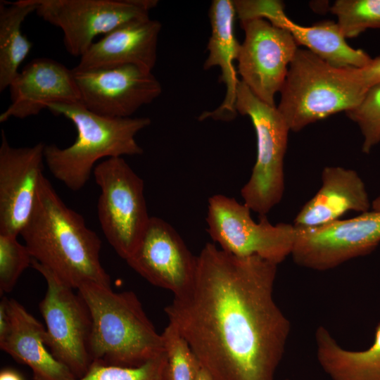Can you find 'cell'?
<instances>
[{
    "mask_svg": "<svg viewBox=\"0 0 380 380\" xmlns=\"http://www.w3.org/2000/svg\"><path fill=\"white\" fill-rule=\"evenodd\" d=\"M277 272L207 243L191 286L165 308L213 380H274L291 331L274 298Z\"/></svg>",
    "mask_w": 380,
    "mask_h": 380,
    "instance_id": "obj_1",
    "label": "cell"
},
{
    "mask_svg": "<svg viewBox=\"0 0 380 380\" xmlns=\"http://www.w3.org/2000/svg\"><path fill=\"white\" fill-rule=\"evenodd\" d=\"M20 235L32 258L69 287L77 290L87 283L111 287L100 260V238L66 205L45 176Z\"/></svg>",
    "mask_w": 380,
    "mask_h": 380,
    "instance_id": "obj_2",
    "label": "cell"
},
{
    "mask_svg": "<svg viewBox=\"0 0 380 380\" xmlns=\"http://www.w3.org/2000/svg\"><path fill=\"white\" fill-rule=\"evenodd\" d=\"M77 292L91 317L92 362L137 367L165 353L162 334L156 331L133 291L115 292L111 287L87 283Z\"/></svg>",
    "mask_w": 380,
    "mask_h": 380,
    "instance_id": "obj_3",
    "label": "cell"
},
{
    "mask_svg": "<svg viewBox=\"0 0 380 380\" xmlns=\"http://www.w3.org/2000/svg\"><path fill=\"white\" fill-rule=\"evenodd\" d=\"M47 109L70 120L77 130L76 139L70 146L62 148L51 144L44 149L49 171L72 191L83 188L99 160L144 152L135 136L151 124L148 118L103 116L80 102H55L49 104Z\"/></svg>",
    "mask_w": 380,
    "mask_h": 380,
    "instance_id": "obj_4",
    "label": "cell"
},
{
    "mask_svg": "<svg viewBox=\"0 0 380 380\" xmlns=\"http://www.w3.org/2000/svg\"><path fill=\"white\" fill-rule=\"evenodd\" d=\"M366 89L353 68H336L308 51L298 49L289 65L277 107L290 130L355 108Z\"/></svg>",
    "mask_w": 380,
    "mask_h": 380,
    "instance_id": "obj_5",
    "label": "cell"
},
{
    "mask_svg": "<svg viewBox=\"0 0 380 380\" xmlns=\"http://www.w3.org/2000/svg\"><path fill=\"white\" fill-rule=\"evenodd\" d=\"M236 109L248 116L257 139V156L248 181L241 189L244 204L266 215L282 199L285 189L284 160L290 129L277 108L260 100L240 81Z\"/></svg>",
    "mask_w": 380,
    "mask_h": 380,
    "instance_id": "obj_6",
    "label": "cell"
},
{
    "mask_svg": "<svg viewBox=\"0 0 380 380\" xmlns=\"http://www.w3.org/2000/svg\"><path fill=\"white\" fill-rule=\"evenodd\" d=\"M101 189L97 214L101 229L117 254L126 260L139 243L151 217L144 184L123 158H109L93 171Z\"/></svg>",
    "mask_w": 380,
    "mask_h": 380,
    "instance_id": "obj_7",
    "label": "cell"
},
{
    "mask_svg": "<svg viewBox=\"0 0 380 380\" xmlns=\"http://www.w3.org/2000/svg\"><path fill=\"white\" fill-rule=\"evenodd\" d=\"M244 203L224 195L208 199L207 232L223 251L236 256L257 255L279 265L291 255L296 229L292 224H272L266 215L256 222Z\"/></svg>",
    "mask_w": 380,
    "mask_h": 380,
    "instance_id": "obj_8",
    "label": "cell"
},
{
    "mask_svg": "<svg viewBox=\"0 0 380 380\" xmlns=\"http://www.w3.org/2000/svg\"><path fill=\"white\" fill-rule=\"evenodd\" d=\"M31 265L44 278L46 291L39 304L46 324L45 343L52 355L75 378L82 376L92 360L89 340L92 321L84 299L32 258Z\"/></svg>",
    "mask_w": 380,
    "mask_h": 380,
    "instance_id": "obj_9",
    "label": "cell"
},
{
    "mask_svg": "<svg viewBox=\"0 0 380 380\" xmlns=\"http://www.w3.org/2000/svg\"><path fill=\"white\" fill-rule=\"evenodd\" d=\"M36 13L59 27L67 51L82 56L99 34L131 20L149 17L156 0H34Z\"/></svg>",
    "mask_w": 380,
    "mask_h": 380,
    "instance_id": "obj_10",
    "label": "cell"
},
{
    "mask_svg": "<svg viewBox=\"0 0 380 380\" xmlns=\"http://www.w3.org/2000/svg\"><path fill=\"white\" fill-rule=\"evenodd\" d=\"M296 229L291 254L293 261L308 269L326 271L367 255L379 246L380 210L316 227Z\"/></svg>",
    "mask_w": 380,
    "mask_h": 380,
    "instance_id": "obj_11",
    "label": "cell"
},
{
    "mask_svg": "<svg viewBox=\"0 0 380 380\" xmlns=\"http://www.w3.org/2000/svg\"><path fill=\"white\" fill-rule=\"evenodd\" d=\"M245 38L237 58L241 82L262 101L274 105L298 45L286 30L265 19L241 23Z\"/></svg>",
    "mask_w": 380,
    "mask_h": 380,
    "instance_id": "obj_12",
    "label": "cell"
},
{
    "mask_svg": "<svg viewBox=\"0 0 380 380\" xmlns=\"http://www.w3.org/2000/svg\"><path fill=\"white\" fill-rule=\"evenodd\" d=\"M80 103L90 111L110 118H130L162 92L152 72L125 65L110 68L72 69Z\"/></svg>",
    "mask_w": 380,
    "mask_h": 380,
    "instance_id": "obj_13",
    "label": "cell"
},
{
    "mask_svg": "<svg viewBox=\"0 0 380 380\" xmlns=\"http://www.w3.org/2000/svg\"><path fill=\"white\" fill-rule=\"evenodd\" d=\"M45 146L13 147L1 130L0 234L18 236L30 219L44 176Z\"/></svg>",
    "mask_w": 380,
    "mask_h": 380,
    "instance_id": "obj_14",
    "label": "cell"
},
{
    "mask_svg": "<svg viewBox=\"0 0 380 380\" xmlns=\"http://www.w3.org/2000/svg\"><path fill=\"white\" fill-rule=\"evenodd\" d=\"M125 261L149 283L174 296L191 286L196 269V256L176 230L157 217H151L139 243Z\"/></svg>",
    "mask_w": 380,
    "mask_h": 380,
    "instance_id": "obj_15",
    "label": "cell"
},
{
    "mask_svg": "<svg viewBox=\"0 0 380 380\" xmlns=\"http://www.w3.org/2000/svg\"><path fill=\"white\" fill-rule=\"evenodd\" d=\"M46 328L23 305L3 296L0 302V348L28 366L34 380H70L74 375L50 353Z\"/></svg>",
    "mask_w": 380,
    "mask_h": 380,
    "instance_id": "obj_16",
    "label": "cell"
},
{
    "mask_svg": "<svg viewBox=\"0 0 380 380\" xmlns=\"http://www.w3.org/2000/svg\"><path fill=\"white\" fill-rule=\"evenodd\" d=\"M11 104L0 115V122L11 118L37 115L55 102H80L72 70L46 58L28 63L9 86Z\"/></svg>",
    "mask_w": 380,
    "mask_h": 380,
    "instance_id": "obj_17",
    "label": "cell"
},
{
    "mask_svg": "<svg viewBox=\"0 0 380 380\" xmlns=\"http://www.w3.org/2000/svg\"><path fill=\"white\" fill-rule=\"evenodd\" d=\"M281 1L252 0L247 7L252 19H266L271 24L287 30L297 45L304 46L323 61L339 68H362L372 58L363 50L348 44L337 23L324 22L312 26H303L289 19Z\"/></svg>",
    "mask_w": 380,
    "mask_h": 380,
    "instance_id": "obj_18",
    "label": "cell"
},
{
    "mask_svg": "<svg viewBox=\"0 0 380 380\" xmlns=\"http://www.w3.org/2000/svg\"><path fill=\"white\" fill-rule=\"evenodd\" d=\"M161 27L158 20L150 17L120 25L94 42L75 68L87 70L132 65L152 72Z\"/></svg>",
    "mask_w": 380,
    "mask_h": 380,
    "instance_id": "obj_19",
    "label": "cell"
},
{
    "mask_svg": "<svg viewBox=\"0 0 380 380\" xmlns=\"http://www.w3.org/2000/svg\"><path fill=\"white\" fill-rule=\"evenodd\" d=\"M321 178L320 189L296 216L293 224L296 227H316L340 220L348 211L364 213L369 210L372 202L355 170L327 166Z\"/></svg>",
    "mask_w": 380,
    "mask_h": 380,
    "instance_id": "obj_20",
    "label": "cell"
},
{
    "mask_svg": "<svg viewBox=\"0 0 380 380\" xmlns=\"http://www.w3.org/2000/svg\"><path fill=\"white\" fill-rule=\"evenodd\" d=\"M236 15L233 1H213L209 10L211 34L207 46L208 56L203 68L206 70L215 66L220 68V81L225 85L226 94L221 105L212 111L203 112L199 120L212 118L230 121L237 114L236 101L240 81L234 62L237 61L241 44L235 36Z\"/></svg>",
    "mask_w": 380,
    "mask_h": 380,
    "instance_id": "obj_21",
    "label": "cell"
},
{
    "mask_svg": "<svg viewBox=\"0 0 380 380\" xmlns=\"http://www.w3.org/2000/svg\"><path fill=\"white\" fill-rule=\"evenodd\" d=\"M315 338L317 362L331 380H380V322L365 350L343 348L324 326L317 327Z\"/></svg>",
    "mask_w": 380,
    "mask_h": 380,
    "instance_id": "obj_22",
    "label": "cell"
},
{
    "mask_svg": "<svg viewBox=\"0 0 380 380\" xmlns=\"http://www.w3.org/2000/svg\"><path fill=\"white\" fill-rule=\"evenodd\" d=\"M36 8L34 0L0 1L1 92L9 87L32 49V42L22 32V25Z\"/></svg>",
    "mask_w": 380,
    "mask_h": 380,
    "instance_id": "obj_23",
    "label": "cell"
},
{
    "mask_svg": "<svg viewBox=\"0 0 380 380\" xmlns=\"http://www.w3.org/2000/svg\"><path fill=\"white\" fill-rule=\"evenodd\" d=\"M345 38L380 28V0H337L330 8Z\"/></svg>",
    "mask_w": 380,
    "mask_h": 380,
    "instance_id": "obj_24",
    "label": "cell"
},
{
    "mask_svg": "<svg viewBox=\"0 0 380 380\" xmlns=\"http://www.w3.org/2000/svg\"><path fill=\"white\" fill-rule=\"evenodd\" d=\"M70 380H167L165 353L137 367H120L93 362L80 378Z\"/></svg>",
    "mask_w": 380,
    "mask_h": 380,
    "instance_id": "obj_25",
    "label": "cell"
},
{
    "mask_svg": "<svg viewBox=\"0 0 380 380\" xmlns=\"http://www.w3.org/2000/svg\"><path fill=\"white\" fill-rule=\"evenodd\" d=\"M162 336L167 358V380H195L200 364L185 338L170 323Z\"/></svg>",
    "mask_w": 380,
    "mask_h": 380,
    "instance_id": "obj_26",
    "label": "cell"
},
{
    "mask_svg": "<svg viewBox=\"0 0 380 380\" xmlns=\"http://www.w3.org/2000/svg\"><path fill=\"white\" fill-rule=\"evenodd\" d=\"M346 113L358 125L363 137L362 151L369 153L380 143V84L370 87L361 101Z\"/></svg>",
    "mask_w": 380,
    "mask_h": 380,
    "instance_id": "obj_27",
    "label": "cell"
},
{
    "mask_svg": "<svg viewBox=\"0 0 380 380\" xmlns=\"http://www.w3.org/2000/svg\"><path fill=\"white\" fill-rule=\"evenodd\" d=\"M32 257L17 236L0 234V294L10 293L32 264Z\"/></svg>",
    "mask_w": 380,
    "mask_h": 380,
    "instance_id": "obj_28",
    "label": "cell"
},
{
    "mask_svg": "<svg viewBox=\"0 0 380 380\" xmlns=\"http://www.w3.org/2000/svg\"><path fill=\"white\" fill-rule=\"evenodd\" d=\"M353 70L357 80L366 89L380 84V56L372 58L364 67L353 68Z\"/></svg>",
    "mask_w": 380,
    "mask_h": 380,
    "instance_id": "obj_29",
    "label": "cell"
},
{
    "mask_svg": "<svg viewBox=\"0 0 380 380\" xmlns=\"http://www.w3.org/2000/svg\"><path fill=\"white\" fill-rule=\"evenodd\" d=\"M0 380H24L22 376L16 371L11 369H4L0 372Z\"/></svg>",
    "mask_w": 380,
    "mask_h": 380,
    "instance_id": "obj_30",
    "label": "cell"
},
{
    "mask_svg": "<svg viewBox=\"0 0 380 380\" xmlns=\"http://www.w3.org/2000/svg\"><path fill=\"white\" fill-rule=\"evenodd\" d=\"M195 380H213L209 374L200 365Z\"/></svg>",
    "mask_w": 380,
    "mask_h": 380,
    "instance_id": "obj_31",
    "label": "cell"
},
{
    "mask_svg": "<svg viewBox=\"0 0 380 380\" xmlns=\"http://www.w3.org/2000/svg\"><path fill=\"white\" fill-rule=\"evenodd\" d=\"M371 208L373 210H380V195L372 201Z\"/></svg>",
    "mask_w": 380,
    "mask_h": 380,
    "instance_id": "obj_32",
    "label": "cell"
}]
</instances>
